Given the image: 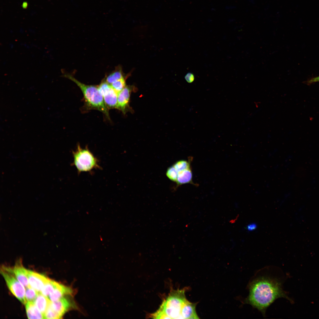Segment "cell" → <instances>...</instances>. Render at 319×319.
<instances>
[{"instance_id":"cell-1","label":"cell","mask_w":319,"mask_h":319,"mask_svg":"<svg viewBox=\"0 0 319 319\" xmlns=\"http://www.w3.org/2000/svg\"><path fill=\"white\" fill-rule=\"evenodd\" d=\"M281 287V282L276 279L267 277L256 279L249 284V294L245 302L264 315L267 308L276 299L283 297L292 301Z\"/></svg>"},{"instance_id":"cell-2","label":"cell","mask_w":319,"mask_h":319,"mask_svg":"<svg viewBox=\"0 0 319 319\" xmlns=\"http://www.w3.org/2000/svg\"><path fill=\"white\" fill-rule=\"evenodd\" d=\"M187 289L186 287L181 289L172 290L159 309L152 314L151 317L160 319L181 318V309L188 301L185 294Z\"/></svg>"},{"instance_id":"cell-3","label":"cell","mask_w":319,"mask_h":319,"mask_svg":"<svg viewBox=\"0 0 319 319\" xmlns=\"http://www.w3.org/2000/svg\"><path fill=\"white\" fill-rule=\"evenodd\" d=\"M64 77L74 82L81 90L87 106L90 108L98 110L109 118L108 109L106 106L102 95L98 86L87 85L80 82L72 75L65 74Z\"/></svg>"},{"instance_id":"cell-4","label":"cell","mask_w":319,"mask_h":319,"mask_svg":"<svg viewBox=\"0 0 319 319\" xmlns=\"http://www.w3.org/2000/svg\"><path fill=\"white\" fill-rule=\"evenodd\" d=\"M72 165L76 168L78 173L90 172L95 169H100L99 161L87 147L82 148L79 144L72 153Z\"/></svg>"},{"instance_id":"cell-5","label":"cell","mask_w":319,"mask_h":319,"mask_svg":"<svg viewBox=\"0 0 319 319\" xmlns=\"http://www.w3.org/2000/svg\"><path fill=\"white\" fill-rule=\"evenodd\" d=\"M0 272L11 292L22 303L25 305L27 302L25 287L17 279L9 267H2Z\"/></svg>"},{"instance_id":"cell-6","label":"cell","mask_w":319,"mask_h":319,"mask_svg":"<svg viewBox=\"0 0 319 319\" xmlns=\"http://www.w3.org/2000/svg\"><path fill=\"white\" fill-rule=\"evenodd\" d=\"M98 87L108 109L116 108L118 93L105 80L103 81Z\"/></svg>"},{"instance_id":"cell-7","label":"cell","mask_w":319,"mask_h":319,"mask_svg":"<svg viewBox=\"0 0 319 319\" xmlns=\"http://www.w3.org/2000/svg\"><path fill=\"white\" fill-rule=\"evenodd\" d=\"M26 274L30 286L39 293L49 279L43 274L27 269Z\"/></svg>"},{"instance_id":"cell-8","label":"cell","mask_w":319,"mask_h":319,"mask_svg":"<svg viewBox=\"0 0 319 319\" xmlns=\"http://www.w3.org/2000/svg\"><path fill=\"white\" fill-rule=\"evenodd\" d=\"M9 268L17 279L25 288L30 286L26 274V269L23 266L21 258L17 260L13 268L9 267Z\"/></svg>"},{"instance_id":"cell-9","label":"cell","mask_w":319,"mask_h":319,"mask_svg":"<svg viewBox=\"0 0 319 319\" xmlns=\"http://www.w3.org/2000/svg\"><path fill=\"white\" fill-rule=\"evenodd\" d=\"M50 305L62 318L65 313L71 307L72 304L69 300L65 296L55 301H51Z\"/></svg>"},{"instance_id":"cell-10","label":"cell","mask_w":319,"mask_h":319,"mask_svg":"<svg viewBox=\"0 0 319 319\" xmlns=\"http://www.w3.org/2000/svg\"><path fill=\"white\" fill-rule=\"evenodd\" d=\"M130 92V88L127 86L118 93L116 108L121 110L123 112H125L129 101Z\"/></svg>"},{"instance_id":"cell-11","label":"cell","mask_w":319,"mask_h":319,"mask_svg":"<svg viewBox=\"0 0 319 319\" xmlns=\"http://www.w3.org/2000/svg\"><path fill=\"white\" fill-rule=\"evenodd\" d=\"M72 292L71 289L59 283L48 297L51 302H54L66 296L71 295Z\"/></svg>"},{"instance_id":"cell-12","label":"cell","mask_w":319,"mask_h":319,"mask_svg":"<svg viewBox=\"0 0 319 319\" xmlns=\"http://www.w3.org/2000/svg\"><path fill=\"white\" fill-rule=\"evenodd\" d=\"M196 303L190 302L188 300L185 303L181 309V318L184 319H198L196 310Z\"/></svg>"},{"instance_id":"cell-13","label":"cell","mask_w":319,"mask_h":319,"mask_svg":"<svg viewBox=\"0 0 319 319\" xmlns=\"http://www.w3.org/2000/svg\"><path fill=\"white\" fill-rule=\"evenodd\" d=\"M25 305L26 314L28 318H44V315L38 309L34 302H27Z\"/></svg>"},{"instance_id":"cell-14","label":"cell","mask_w":319,"mask_h":319,"mask_svg":"<svg viewBox=\"0 0 319 319\" xmlns=\"http://www.w3.org/2000/svg\"><path fill=\"white\" fill-rule=\"evenodd\" d=\"M51 301L48 297L39 293L34 303L38 309L44 315Z\"/></svg>"},{"instance_id":"cell-15","label":"cell","mask_w":319,"mask_h":319,"mask_svg":"<svg viewBox=\"0 0 319 319\" xmlns=\"http://www.w3.org/2000/svg\"><path fill=\"white\" fill-rule=\"evenodd\" d=\"M192 174L191 169L178 172L176 182L180 185L189 183L192 182Z\"/></svg>"},{"instance_id":"cell-16","label":"cell","mask_w":319,"mask_h":319,"mask_svg":"<svg viewBox=\"0 0 319 319\" xmlns=\"http://www.w3.org/2000/svg\"><path fill=\"white\" fill-rule=\"evenodd\" d=\"M59 283L49 279L48 281L44 285L40 293L44 296L48 297Z\"/></svg>"},{"instance_id":"cell-17","label":"cell","mask_w":319,"mask_h":319,"mask_svg":"<svg viewBox=\"0 0 319 319\" xmlns=\"http://www.w3.org/2000/svg\"><path fill=\"white\" fill-rule=\"evenodd\" d=\"M123 76L121 69L118 68L107 76L105 80L111 85L113 82L123 78Z\"/></svg>"},{"instance_id":"cell-18","label":"cell","mask_w":319,"mask_h":319,"mask_svg":"<svg viewBox=\"0 0 319 319\" xmlns=\"http://www.w3.org/2000/svg\"><path fill=\"white\" fill-rule=\"evenodd\" d=\"M25 288V296L26 302H34L39 292L30 286Z\"/></svg>"},{"instance_id":"cell-19","label":"cell","mask_w":319,"mask_h":319,"mask_svg":"<svg viewBox=\"0 0 319 319\" xmlns=\"http://www.w3.org/2000/svg\"><path fill=\"white\" fill-rule=\"evenodd\" d=\"M178 172L189 169H191L190 163L185 160H180L177 161L173 165Z\"/></svg>"},{"instance_id":"cell-20","label":"cell","mask_w":319,"mask_h":319,"mask_svg":"<svg viewBox=\"0 0 319 319\" xmlns=\"http://www.w3.org/2000/svg\"><path fill=\"white\" fill-rule=\"evenodd\" d=\"M44 318L57 319L61 318L59 315L51 307L50 304L44 314Z\"/></svg>"},{"instance_id":"cell-21","label":"cell","mask_w":319,"mask_h":319,"mask_svg":"<svg viewBox=\"0 0 319 319\" xmlns=\"http://www.w3.org/2000/svg\"><path fill=\"white\" fill-rule=\"evenodd\" d=\"M118 93L125 87V81L123 77L110 85Z\"/></svg>"},{"instance_id":"cell-22","label":"cell","mask_w":319,"mask_h":319,"mask_svg":"<svg viewBox=\"0 0 319 319\" xmlns=\"http://www.w3.org/2000/svg\"><path fill=\"white\" fill-rule=\"evenodd\" d=\"M178 173V171L173 165L167 169L166 172V175L170 180L174 182H176Z\"/></svg>"},{"instance_id":"cell-23","label":"cell","mask_w":319,"mask_h":319,"mask_svg":"<svg viewBox=\"0 0 319 319\" xmlns=\"http://www.w3.org/2000/svg\"><path fill=\"white\" fill-rule=\"evenodd\" d=\"M185 79L187 82L189 83H191L194 80V75L191 73H188L185 75Z\"/></svg>"},{"instance_id":"cell-24","label":"cell","mask_w":319,"mask_h":319,"mask_svg":"<svg viewBox=\"0 0 319 319\" xmlns=\"http://www.w3.org/2000/svg\"><path fill=\"white\" fill-rule=\"evenodd\" d=\"M318 82H319V76L312 77L309 79L305 81V83L306 84H307L309 85L313 83Z\"/></svg>"},{"instance_id":"cell-25","label":"cell","mask_w":319,"mask_h":319,"mask_svg":"<svg viewBox=\"0 0 319 319\" xmlns=\"http://www.w3.org/2000/svg\"><path fill=\"white\" fill-rule=\"evenodd\" d=\"M257 227V225L255 223H251L247 226L246 229L248 231H251L255 230Z\"/></svg>"},{"instance_id":"cell-26","label":"cell","mask_w":319,"mask_h":319,"mask_svg":"<svg viewBox=\"0 0 319 319\" xmlns=\"http://www.w3.org/2000/svg\"><path fill=\"white\" fill-rule=\"evenodd\" d=\"M22 7L24 9H26L27 6V2H24L22 4Z\"/></svg>"}]
</instances>
